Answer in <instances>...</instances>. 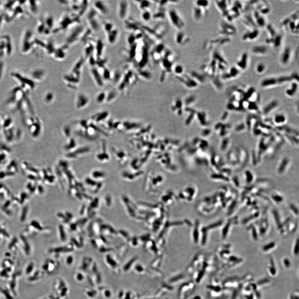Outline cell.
Returning <instances> with one entry per match:
<instances>
[{
	"instance_id": "obj_1",
	"label": "cell",
	"mask_w": 299,
	"mask_h": 299,
	"mask_svg": "<svg viewBox=\"0 0 299 299\" xmlns=\"http://www.w3.org/2000/svg\"><path fill=\"white\" fill-rule=\"evenodd\" d=\"M299 81V75L296 72L290 75L273 76L263 79L260 84V87L263 89H269L290 83L292 81Z\"/></svg>"
},
{
	"instance_id": "obj_2",
	"label": "cell",
	"mask_w": 299,
	"mask_h": 299,
	"mask_svg": "<svg viewBox=\"0 0 299 299\" xmlns=\"http://www.w3.org/2000/svg\"><path fill=\"white\" fill-rule=\"evenodd\" d=\"M281 26L286 28L294 35L299 34V11H295L290 15L285 18L281 23Z\"/></svg>"
},
{
	"instance_id": "obj_3",
	"label": "cell",
	"mask_w": 299,
	"mask_h": 299,
	"mask_svg": "<svg viewBox=\"0 0 299 299\" xmlns=\"http://www.w3.org/2000/svg\"><path fill=\"white\" fill-rule=\"evenodd\" d=\"M167 15L170 23L177 31H182L185 27V23L180 13L174 8L168 11Z\"/></svg>"
},
{
	"instance_id": "obj_4",
	"label": "cell",
	"mask_w": 299,
	"mask_h": 299,
	"mask_svg": "<svg viewBox=\"0 0 299 299\" xmlns=\"http://www.w3.org/2000/svg\"><path fill=\"white\" fill-rule=\"evenodd\" d=\"M219 31L222 36L229 38L230 36L236 35L237 33L236 28L232 25V23L226 21H222L220 24Z\"/></svg>"
},
{
	"instance_id": "obj_5",
	"label": "cell",
	"mask_w": 299,
	"mask_h": 299,
	"mask_svg": "<svg viewBox=\"0 0 299 299\" xmlns=\"http://www.w3.org/2000/svg\"><path fill=\"white\" fill-rule=\"evenodd\" d=\"M240 70L236 66L231 67L223 73H221L220 78L222 81H227L236 79L240 75Z\"/></svg>"
},
{
	"instance_id": "obj_6",
	"label": "cell",
	"mask_w": 299,
	"mask_h": 299,
	"mask_svg": "<svg viewBox=\"0 0 299 299\" xmlns=\"http://www.w3.org/2000/svg\"><path fill=\"white\" fill-rule=\"evenodd\" d=\"M280 102L277 98H273L267 103L261 110V113L263 116L267 117L275 111L279 107Z\"/></svg>"
},
{
	"instance_id": "obj_7",
	"label": "cell",
	"mask_w": 299,
	"mask_h": 299,
	"mask_svg": "<svg viewBox=\"0 0 299 299\" xmlns=\"http://www.w3.org/2000/svg\"><path fill=\"white\" fill-rule=\"evenodd\" d=\"M32 32L30 30H27L25 32L21 45V51L22 53H26L30 51L32 43L31 40L32 38Z\"/></svg>"
},
{
	"instance_id": "obj_8",
	"label": "cell",
	"mask_w": 299,
	"mask_h": 299,
	"mask_svg": "<svg viewBox=\"0 0 299 299\" xmlns=\"http://www.w3.org/2000/svg\"><path fill=\"white\" fill-rule=\"evenodd\" d=\"M249 63V57L247 52L242 53L237 61L236 67L240 70H245L247 68Z\"/></svg>"
},
{
	"instance_id": "obj_9",
	"label": "cell",
	"mask_w": 299,
	"mask_h": 299,
	"mask_svg": "<svg viewBox=\"0 0 299 299\" xmlns=\"http://www.w3.org/2000/svg\"><path fill=\"white\" fill-rule=\"evenodd\" d=\"M260 30L258 28L251 29L243 34L242 36V40L243 41L252 42L256 40L259 36Z\"/></svg>"
},
{
	"instance_id": "obj_10",
	"label": "cell",
	"mask_w": 299,
	"mask_h": 299,
	"mask_svg": "<svg viewBox=\"0 0 299 299\" xmlns=\"http://www.w3.org/2000/svg\"><path fill=\"white\" fill-rule=\"evenodd\" d=\"M207 9L194 4L193 9V17L195 22L201 21L206 15Z\"/></svg>"
},
{
	"instance_id": "obj_11",
	"label": "cell",
	"mask_w": 299,
	"mask_h": 299,
	"mask_svg": "<svg viewBox=\"0 0 299 299\" xmlns=\"http://www.w3.org/2000/svg\"><path fill=\"white\" fill-rule=\"evenodd\" d=\"M292 50L289 46H286L283 49L279 57V62L281 65L286 66L291 60Z\"/></svg>"
},
{
	"instance_id": "obj_12",
	"label": "cell",
	"mask_w": 299,
	"mask_h": 299,
	"mask_svg": "<svg viewBox=\"0 0 299 299\" xmlns=\"http://www.w3.org/2000/svg\"><path fill=\"white\" fill-rule=\"evenodd\" d=\"M130 4L127 1H119L118 4V13L119 17L121 19H126L129 15Z\"/></svg>"
},
{
	"instance_id": "obj_13",
	"label": "cell",
	"mask_w": 299,
	"mask_h": 299,
	"mask_svg": "<svg viewBox=\"0 0 299 299\" xmlns=\"http://www.w3.org/2000/svg\"><path fill=\"white\" fill-rule=\"evenodd\" d=\"M283 35L278 32L274 37L272 38H267L265 42L267 44L272 46L275 49H278L281 47L283 43Z\"/></svg>"
},
{
	"instance_id": "obj_14",
	"label": "cell",
	"mask_w": 299,
	"mask_h": 299,
	"mask_svg": "<svg viewBox=\"0 0 299 299\" xmlns=\"http://www.w3.org/2000/svg\"><path fill=\"white\" fill-rule=\"evenodd\" d=\"M232 126L227 123H218L217 125V129L219 131V135L222 138L229 136Z\"/></svg>"
},
{
	"instance_id": "obj_15",
	"label": "cell",
	"mask_w": 299,
	"mask_h": 299,
	"mask_svg": "<svg viewBox=\"0 0 299 299\" xmlns=\"http://www.w3.org/2000/svg\"><path fill=\"white\" fill-rule=\"evenodd\" d=\"M299 90V81H292L289 83V86L286 89L285 94L289 98L295 97Z\"/></svg>"
},
{
	"instance_id": "obj_16",
	"label": "cell",
	"mask_w": 299,
	"mask_h": 299,
	"mask_svg": "<svg viewBox=\"0 0 299 299\" xmlns=\"http://www.w3.org/2000/svg\"><path fill=\"white\" fill-rule=\"evenodd\" d=\"M287 121L286 115L283 112L275 114L272 118L274 126H275L276 127L284 126L286 125Z\"/></svg>"
},
{
	"instance_id": "obj_17",
	"label": "cell",
	"mask_w": 299,
	"mask_h": 299,
	"mask_svg": "<svg viewBox=\"0 0 299 299\" xmlns=\"http://www.w3.org/2000/svg\"><path fill=\"white\" fill-rule=\"evenodd\" d=\"M291 162V159L289 157L285 156L280 159L278 166L277 171L278 174H281L284 173L288 168Z\"/></svg>"
},
{
	"instance_id": "obj_18",
	"label": "cell",
	"mask_w": 299,
	"mask_h": 299,
	"mask_svg": "<svg viewBox=\"0 0 299 299\" xmlns=\"http://www.w3.org/2000/svg\"><path fill=\"white\" fill-rule=\"evenodd\" d=\"M253 17L255 21L257 28H263L266 27V21L264 15L261 14L258 11L254 10L252 13Z\"/></svg>"
},
{
	"instance_id": "obj_19",
	"label": "cell",
	"mask_w": 299,
	"mask_h": 299,
	"mask_svg": "<svg viewBox=\"0 0 299 299\" xmlns=\"http://www.w3.org/2000/svg\"><path fill=\"white\" fill-rule=\"evenodd\" d=\"M190 38L188 36L182 31H178L174 36V41L179 45H183L189 42Z\"/></svg>"
},
{
	"instance_id": "obj_20",
	"label": "cell",
	"mask_w": 299,
	"mask_h": 299,
	"mask_svg": "<svg viewBox=\"0 0 299 299\" xmlns=\"http://www.w3.org/2000/svg\"><path fill=\"white\" fill-rule=\"evenodd\" d=\"M251 52L256 55H266L268 53V47L264 44L254 45L251 49Z\"/></svg>"
},
{
	"instance_id": "obj_21",
	"label": "cell",
	"mask_w": 299,
	"mask_h": 299,
	"mask_svg": "<svg viewBox=\"0 0 299 299\" xmlns=\"http://www.w3.org/2000/svg\"><path fill=\"white\" fill-rule=\"evenodd\" d=\"M230 1H215V5L217 8L222 15L225 14L227 12L230 7V5L229 3Z\"/></svg>"
},
{
	"instance_id": "obj_22",
	"label": "cell",
	"mask_w": 299,
	"mask_h": 299,
	"mask_svg": "<svg viewBox=\"0 0 299 299\" xmlns=\"http://www.w3.org/2000/svg\"><path fill=\"white\" fill-rule=\"evenodd\" d=\"M27 231L29 233L32 234H36V232H40L42 230V228L40 224L38 221L34 220L31 221V222L28 225Z\"/></svg>"
},
{
	"instance_id": "obj_23",
	"label": "cell",
	"mask_w": 299,
	"mask_h": 299,
	"mask_svg": "<svg viewBox=\"0 0 299 299\" xmlns=\"http://www.w3.org/2000/svg\"><path fill=\"white\" fill-rule=\"evenodd\" d=\"M231 139L228 137L223 138L220 145V149L223 153L227 152L231 146Z\"/></svg>"
},
{
	"instance_id": "obj_24",
	"label": "cell",
	"mask_w": 299,
	"mask_h": 299,
	"mask_svg": "<svg viewBox=\"0 0 299 299\" xmlns=\"http://www.w3.org/2000/svg\"><path fill=\"white\" fill-rule=\"evenodd\" d=\"M44 71L42 69H34L31 73V76L33 81L34 80H42L44 76Z\"/></svg>"
},
{
	"instance_id": "obj_25",
	"label": "cell",
	"mask_w": 299,
	"mask_h": 299,
	"mask_svg": "<svg viewBox=\"0 0 299 299\" xmlns=\"http://www.w3.org/2000/svg\"><path fill=\"white\" fill-rule=\"evenodd\" d=\"M139 9L142 11H149V8L151 6V2L150 1H136Z\"/></svg>"
},
{
	"instance_id": "obj_26",
	"label": "cell",
	"mask_w": 299,
	"mask_h": 299,
	"mask_svg": "<svg viewBox=\"0 0 299 299\" xmlns=\"http://www.w3.org/2000/svg\"><path fill=\"white\" fill-rule=\"evenodd\" d=\"M234 129L235 132L238 133H242L247 130L246 126L244 121H241L237 123L235 125Z\"/></svg>"
},
{
	"instance_id": "obj_27",
	"label": "cell",
	"mask_w": 299,
	"mask_h": 299,
	"mask_svg": "<svg viewBox=\"0 0 299 299\" xmlns=\"http://www.w3.org/2000/svg\"><path fill=\"white\" fill-rule=\"evenodd\" d=\"M266 70V65L263 63H258L255 67V71H256V73L259 75L263 74Z\"/></svg>"
},
{
	"instance_id": "obj_28",
	"label": "cell",
	"mask_w": 299,
	"mask_h": 299,
	"mask_svg": "<svg viewBox=\"0 0 299 299\" xmlns=\"http://www.w3.org/2000/svg\"><path fill=\"white\" fill-rule=\"evenodd\" d=\"M159 9L160 10H159L158 11L156 12L152 15V17L154 19H156V20L157 19L160 20V19H163L165 18V14L164 8H159Z\"/></svg>"
},
{
	"instance_id": "obj_29",
	"label": "cell",
	"mask_w": 299,
	"mask_h": 299,
	"mask_svg": "<svg viewBox=\"0 0 299 299\" xmlns=\"http://www.w3.org/2000/svg\"><path fill=\"white\" fill-rule=\"evenodd\" d=\"M141 17L142 20L145 22H148L151 20L152 18V15L149 10V11H143Z\"/></svg>"
},
{
	"instance_id": "obj_30",
	"label": "cell",
	"mask_w": 299,
	"mask_h": 299,
	"mask_svg": "<svg viewBox=\"0 0 299 299\" xmlns=\"http://www.w3.org/2000/svg\"><path fill=\"white\" fill-rule=\"evenodd\" d=\"M244 174H245V177H246V180L248 183H250L253 181V179H254V175L252 172L248 170H247L245 171Z\"/></svg>"
},
{
	"instance_id": "obj_31",
	"label": "cell",
	"mask_w": 299,
	"mask_h": 299,
	"mask_svg": "<svg viewBox=\"0 0 299 299\" xmlns=\"http://www.w3.org/2000/svg\"><path fill=\"white\" fill-rule=\"evenodd\" d=\"M194 4L201 6L207 10L210 5L209 1H195Z\"/></svg>"
},
{
	"instance_id": "obj_32",
	"label": "cell",
	"mask_w": 299,
	"mask_h": 299,
	"mask_svg": "<svg viewBox=\"0 0 299 299\" xmlns=\"http://www.w3.org/2000/svg\"><path fill=\"white\" fill-rule=\"evenodd\" d=\"M250 159H251V161L253 163V165H257L258 162H259V160H258V157H257V154H256V150H253L251 151L250 152Z\"/></svg>"
},
{
	"instance_id": "obj_33",
	"label": "cell",
	"mask_w": 299,
	"mask_h": 299,
	"mask_svg": "<svg viewBox=\"0 0 299 299\" xmlns=\"http://www.w3.org/2000/svg\"><path fill=\"white\" fill-rule=\"evenodd\" d=\"M184 70L183 67L180 65H176L172 68L174 72L177 74V76L182 75V74L183 73Z\"/></svg>"
},
{
	"instance_id": "obj_34",
	"label": "cell",
	"mask_w": 299,
	"mask_h": 299,
	"mask_svg": "<svg viewBox=\"0 0 299 299\" xmlns=\"http://www.w3.org/2000/svg\"><path fill=\"white\" fill-rule=\"evenodd\" d=\"M230 117V113L228 110H225L223 112L221 117V121L223 123H226Z\"/></svg>"
},
{
	"instance_id": "obj_35",
	"label": "cell",
	"mask_w": 299,
	"mask_h": 299,
	"mask_svg": "<svg viewBox=\"0 0 299 299\" xmlns=\"http://www.w3.org/2000/svg\"><path fill=\"white\" fill-rule=\"evenodd\" d=\"M28 213V207H24L22 209L20 216V220L21 222H24L26 220V218L27 217Z\"/></svg>"
},
{
	"instance_id": "obj_36",
	"label": "cell",
	"mask_w": 299,
	"mask_h": 299,
	"mask_svg": "<svg viewBox=\"0 0 299 299\" xmlns=\"http://www.w3.org/2000/svg\"><path fill=\"white\" fill-rule=\"evenodd\" d=\"M275 246V242H272L269 244L265 245L263 247V250L265 251H268L271 249L273 248Z\"/></svg>"
},
{
	"instance_id": "obj_37",
	"label": "cell",
	"mask_w": 299,
	"mask_h": 299,
	"mask_svg": "<svg viewBox=\"0 0 299 299\" xmlns=\"http://www.w3.org/2000/svg\"><path fill=\"white\" fill-rule=\"evenodd\" d=\"M272 197L273 200L275 201V202H276L277 203L281 202L282 201H283V200H284L283 197H281V196L279 195H273L272 196Z\"/></svg>"
},
{
	"instance_id": "obj_38",
	"label": "cell",
	"mask_w": 299,
	"mask_h": 299,
	"mask_svg": "<svg viewBox=\"0 0 299 299\" xmlns=\"http://www.w3.org/2000/svg\"><path fill=\"white\" fill-rule=\"evenodd\" d=\"M230 222H228L227 224L226 225L224 228L223 230L222 235L223 237H225L227 235V234H228V229H229V227H230Z\"/></svg>"
},
{
	"instance_id": "obj_39",
	"label": "cell",
	"mask_w": 299,
	"mask_h": 299,
	"mask_svg": "<svg viewBox=\"0 0 299 299\" xmlns=\"http://www.w3.org/2000/svg\"><path fill=\"white\" fill-rule=\"evenodd\" d=\"M35 1H30L29 3L30 8L32 11L36 12L37 11V4L35 3Z\"/></svg>"
},
{
	"instance_id": "obj_40",
	"label": "cell",
	"mask_w": 299,
	"mask_h": 299,
	"mask_svg": "<svg viewBox=\"0 0 299 299\" xmlns=\"http://www.w3.org/2000/svg\"><path fill=\"white\" fill-rule=\"evenodd\" d=\"M4 63L1 60H0V80L2 77L4 70Z\"/></svg>"
},
{
	"instance_id": "obj_41",
	"label": "cell",
	"mask_w": 299,
	"mask_h": 299,
	"mask_svg": "<svg viewBox=\"0 0 299 299\" xmlns=\"http://www.w3.org/2000/svg\"><path fill=\"white\" fill-rule=\"evenodd\" d=\"M299 251V241L298 239L297 241H296V244H295V247H294V253L295 255H297Z\"/></svg>"
},
{
	"instance_id": "obj_42",
	"label": "cell",
	"mask_w": 299,
	"mask_h": 299,
	"mask_svg": "<svg viewBox=\"0 0 299 299\" xmlns=\"http://www.w3.org/2000/svg\"><path fill=\"white\" fill-rule=\"evenodd\" d=\"M252 234L253 238L255 240H257L258 239V236H257V232H256V228H254V227H253V228L252 229Z\"/></svg>"
},
{
	"instance_id": "obj_43",
	"label": "cell",
	"mask_w": 299,
	"mask_h": 299,
	"mask_svg": "<svg viewBox=\"0 0 299 299\" xmlns=\"http://www.w3.org/2000/svg\"><path fill=\"white\" fill-rule=\"evenodd\" d=\"M290 209L294 212V213L296 214H298V209L296 208V207H295V205H290Z\"/></svg>"
},
{
	"instance_id": "obj_44",
	"label": "cell",
	"mask_w": 299,
	"mask_h": 299,
	"mask_svg": "<svg viewBox=\"0 0 299 299\" xmlns=\"http://www.w3.org/2000/svg\"><path fill=\"white\" fill-rule=\"evenodd\" d=\"M299 102L296 103L295 106V109L298 116H299Z\"/></svg>"
},
{
	"instance_id": "obj_45",
	"label": "cell",
	"mask_w": 299,
	"mask_h": 299,
	"mask_svg": "<svg viewBox=\"0 0 299 299\" xmlns=\"http://www.w3.org/2000/svg\"><path fill=\"white\" fill-rule=\"evenodd\" d=\"M284 264L286 265V266L288 268L290 267V261L288 259H286L284 260Z\"/></svg>"
}]
</instances>
